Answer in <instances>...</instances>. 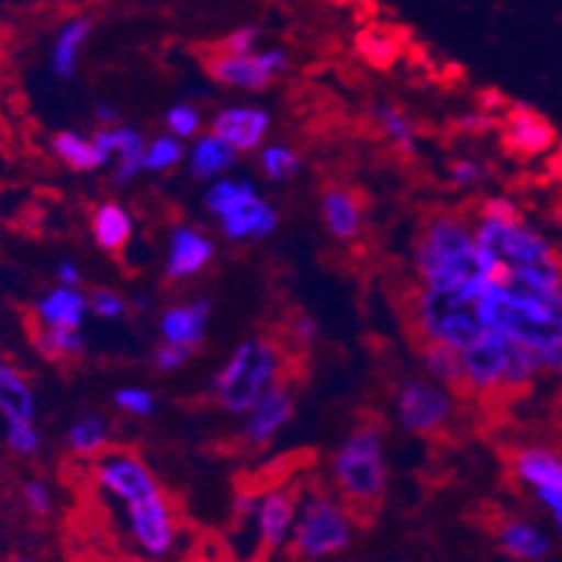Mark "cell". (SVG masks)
<instances>
[{
	"mask_svg": "<svg viewBox=\"0 0 562 562\" xmlns=\"http://www.w3.org/2000/svg\"><path fill=\"white\" fill-rule=\"evenodd\" d=\"M457 414V397L451 386L431 378H406L395 392V417L403 431L431 437L448 428Z\"/></svg>",
	"mask_w": 562,
	"mask_h": 562,
	"instance_id": "obj_8",
	"label": "cell"
},
{
	"mask_svg": "<svg viewBox=\"0 0 562 562\" xmlns=\"http://www.w3.org/2000/svg\"><path fill=\"white\" fill-rule=\"evenodd\" d=\"M513 470L520 484L538 495L546 509L562 507V457L551 448L526 446L513 457Z\"/></svg>",
	"mask_w": 562,
	"mask_h": 562,
	"instance_id": "obj_13",
	"label": "cell"
},
{
	"mask_svg": "<svg viewBox=\"0 0 562 562\" xmlns=\"http://www.w3.org/2000/svg\"><path fill=\"white\" fill-rule=\"evenodd\" d=\"M423 370L431 381L446 383L453 392L462 386V356L448 345H420Z\"/></svg>",
	"mask_w": 562,
	"mask_h": 562,
	"instance_id": "obj_31",
	"label": "cell"
},
{
	"mask_svg": "<svg viewBox=\"0 0 562 562\" xmlns=\"http://www.w3.org/2000/svg\"><path fill=\"white\" fill-rule=\"evenodd\" d=\"M87 305H90V314L99 319H121L130 314V300L112 289H93L87 294Z\"/></svg>",
	"mask_w": 562,
	"mask_h": 562,
	"instance_id": "obj_40",
	"label": "cell"
},
{
	"mask_svg": "<svg viewBox=\"0 0 562 562\" xmlns=\"http://www.w3.org/2000/svg\"><path fill=\"white\" fill-rule=\"evenodd\" d=\"M90 34H93V20L90 18H70L56 29L48 48V70L54 74V79H74Z\"/></svg>",
	"mask_w": 562,
	"mask_h": 562,
	"instance_id": "obj_22",
	"label": "cell"
},
{
	"mask_svg": "<svg viewBox=\"0 0 562 562\" xmlns=\"http://www.w3.org/2000/svg\"><path fill=\"white\" fill-rule=\"evenodd\" d=\"M258 25H241V29H235V32L224 40L218 50H224V54H252V50H258Z\"/></svg>",
	"mask_w": 562,
	"mask_h": 562,
	"instance_id": "obj_44",
	"label": "cell"
},
{
	"mask_svg": "<svg viewBox=\"0 0 562 562\" xmlns=\"http://www.w3.org/2000/svg\"><path fill=\"white\" fill-rule=\"evenodd\" d=\"M291 336H294V341H297L300 347H308L314 345L316 336H319V325H316L314 316L300 314L297 319L291 322Z\"/></svg>",
	"mask_w": 562,
	"mask_h": 562,
	"instance_id": "obj_46",
	"label": "cell"
},
{
	"mask_svg": "<svg viewBox=\"0 0 562 562\" xmlns=\"http://www.w3.org/2000/svg\"><path fill=\"white\" fill-rule=\"evenodd\" d=\"M490 328L529 350L562 345V285H540L490 272L484 289Z\"/></svg>",
	"mask_w": 562,
	"mask_h": 562,
	"instance_id": "obj_1",
	"label": "cell"
},
{
	"mask_svg": "<svg viewBox=\"0 0 562 562\" xmlns=\"http://www.w3.org/2000/svg\"><path fill=\"white\" fill-rule=\"evenodd\" d=\"M65 446L74 457L95 459L110 448V423L99 414H85L65 431Z\"/></svg>",
	"mask_w": 562,
	"mask_h": 562,
	"instance_id": "obj_29",
	"label": "cell"
},
{
	"mask_svg": "<svg viewBox=\"0 0 562 562\" xmlns=\"http://www.w3.org/2000/svg\"><path fill=\"white\" fill-rule=\"evenodd\" d=\"M235 157H238V151L227 140H222L216 132H204V135L193 137L188 166H191V173L196 180L213 182L235 166Z\"/></svg>",
	"mask_w": 562,
	"mask_h": 562,
	"instance_id": "obj_27",
	"label": "cell"
},
{
	"mask_svg": "<svg viewBox=\"0 0 562 562\" xmlns=\"http://www.w3.org/2000/svg\"><path fill=\"white\" fill-rule=\"evenodd\" d=\"M160 336L168 345H182L196 350L204 341L211 325V300H191V303L171 305L160 314Z\"/></svg>",
	"mask_w": 562,
	"mask_h": 562,
	"instance_id": "obj_21",
	"label": "cell"
},
{
	"mask_svg": "<svg viewBox=\"0 0 562 562\" xmlns=\"http://www.w3.org/2000/svg\"><path fill=\"white\" fill-rule=\"evenodd\" d=\"M186 160V143L180 137H173L171 132L166 135H157L146 143V151H143V168L151 173H162L177 168Z\"/></svg>",
	"mask_w": 562,
	"mask_h": 562,
	"instance_id": "obj_34",
	"label": "cell"
},
{
	"mask_svg": "<svg viewBox=\"0 0 562 562\" xmlns=\"http://www.w3.org/2000/svg\"><path fill=\"white\" fill-rule=\"evenodd\" d=\"M283 347L269 336H249L229 352V359L213 378V401L222 412L244 417L274 383L283 381Z\"/></svg>",
	"mask_w": 562,
	"mask_h": 562,
	"instance_id": "obj_5",
	"label": "cell"
},
{
	"mask_svg": "<svg viewBox=\"0 0 562 562\" xmlns=\"http://www.w3.org/2000/svg\"><path fill=\"white\" fill-rule=\"evenodd\" d=\"M87 314H90V305H87V294L79 285L56 283L34 303L37 328H81Z\"/></svg>",
	"mask_w": 562,
	"mask_h": 562,
	"instance_id": "obj_20",
	"label": "cell"
},
{
	"mask_svg": "<svg viewBox=\"0 0 562 562\" xmlns=\"http://www.w3.org/2000/svg\"><path fill=\"white\" fill-rule=\"evenodd\" d=\"M285 70H289V54L280 48L252 50V54L218 50L207 59V74L216 85L229 87V90H247V93H260Z\"/></svg>",
	"mask_w": 562,
	"mask_h": 562,
	"instance_id": "obj_9",
	"label": "cell"
},
{
	"mask_svg": "<svg viewBox=\"0 0 562 562\" xmlns=\"http://www.w3.org/2000/svg\"><path fill=\"white\" fill-rule=\"evenodd\" d=\"M278 224L280 216L274 204L266 202L258 191L244 196L224 216H218V227L227 241H263L278 229Z\"/></svg>",
	"mask_w": 562,
	"mask_h": 562,
	"instance_id": "obj_17",
	"label": "cell"
},
{
	"mask_svg": "<svg viewBox=\"0 0 562 562\" xmlns=\"http://www.w3.org/2000/svg\"><path fill=\"white\" fill-rule=\"evenodd\" d=\"M352 515L339 498L314 490L297 507V520L291 529V549L303 560H325L352 543Z\"/></svg>",
	"mask_w": 562,
	"mask_h": 562,
	"instance_id": "obj_7",
	"label": "cell"
},
{
	"mask_svg": "<svg viewBox=\"0 0 562 562\" xmlns=\"http://www.w3.org/2000/svg\"><path fill=\"white\" fill-rule=\"evenodd\" d=\"M482 283L423 285L417 283L408 300V325L417 334V345H448L464 350L490 330L484 311Z\"/></svg>",
	"mask_w": 562,
	"mask_h": 562,
	"instance_id": "obj_3",
	"label": "cell"
},
{
	"mask_svg": "<svg viewBox=\"0 0 562 562\" xmlns=\"http://www.w3.org/2000/svg\"><path fill=\"white\" fill-rule=\"evenodd\" d=\"M9 562H29V560H23V557H14V560H9Z\"/></svg>",
	"mask_w": 562,
	"mask_h": 562,
	"instance_id": "obj_50",
	"label": "cell"
},
{
	"mask_svg": "<svg viewBox=\"0 0 562 562\" xmlns=\"http://www.w3.org/2000/svg\"><path fill=\"white\" fill-rule=\"evenodd\" d=\"M531 352H535V361H538L540 378L551 375L562 381V345L543 347V350H531Z\"/></svg>",
	"mask_w": 562,
	"mask_h": 562,
	"instance_id": "obj_45",
	"label": "cell"
},
{
	"mask_svg": "<svg viewBox=\"0 0 562 562\" xmlns=\"http://www.w3.org/2000/svg\"><path fill=\"white\" fill-rule=\"evenodd\" d=\"M0 420H37V392L12 361L0 359Z\"/></svg>",
	"mask_w": 562,
	"mask_h": 562,
	"instance_id": "obj_25",
	"label": "cell"
},
{
	"mask_svg": "<svg viewBox=\"0 0 562 562\" xmlns=\"http://www.w3.org/2000/svg\"><path fill=\"white\" fill-rule=\"evenodd\" d=\"M95 143L110 155V160H115L112 168V182L115 186H126V182H135L140 173H146L143 168V151H146V137L140 130L126 124L115 126H101L93 132Z\"/></svg>",
	"mask_w": 562,
	"mask_h": 562,
	"instance_id": "obj_18",
	"label": "cell"
},
{
	"mask_svg": "<svg viewBox=\"0 0 562 562\" xmlns=\"http://www.w3.org/2000/svg\"><path fill=\"white\" fill-rule=\"evenodd\" d=\"M414 278L423 285L482 283L490 280V266L476 241L473 216L439 211L431 213L414 235Z\"/></svg>",
	"mask_w": 562,
	"mask_h": 562,
	"instance_id": "obj_2",
	"label": "cell"
},
{
	"mask_svg": "<svg viewBox=\"0 0 562 562\" xmlns=\"http://www.w3.org/2000/svg\"><path fill=\"white\" fill-rule=\"evenodd\" d=\"M126 520H130L132 540L149 557H166L173 549L177 524H173L171 504H168L162 493L130 504L126 507Z\"/></svg>",
	"mask_w": 562,
	"mask_h": 562,
	"instance_id": "obj_11",
	"label": "cell"
},
{
	"mask_svg": "<svg viewBox=\"0 0 562 562\" xmlns=\"http://www.w3.org/2000/svg\"><path fill=\"white\" fill-rule=\"evenodd\" d=\"M498 543L515 560H543L551 549V540L543 529L531 524V520L507 518L498 526Z\"/></svg>",
	"mask_w": 562,
	"mask_h": 562,
	"instance_id": "obj_28",
	"label": "cell"
},
{
	"mask_svg": "<svg viewBox=\"0 0 562 562\" xmlns=\"http://www.w3.org/2000/svg\"><path fill=\"white\" fill-rule=\"evenodd\" d=\"M3 446L14 457H34L43 448L37 420H3Z\"/></svg>",
	"mask_w": 562,
	"mask_h": 562,
	"instance_id": "obj_36",
	"label": "cell"
},
{
	"mask_svg": "<svg viewBox=\"0 0 562 562\" xmlns=\"http://www.w3.org/2000/svg\"><path fill=\"white\" fill-rule=\"evenodd\" d=\"M551 515H554V524H557V529H560V535H562V507L551 509Z\"/></svg>",
	"mask_w": 562,
	"mask_h": 562,
	"instance_id": "obj_49",
	"label": "cell"
},
{
	"mask_svg": "<svg viewBox=\"0 0 562 562\" xmlns=\"http://www.w3.org/2000/svg\"><path fill=\"white\" fill-rule=\"evenodd\" d=\"M34 347L43 359L65 361L81 356L87 350V341L81 328H37Z\"/></svg>",
	"mask_w": 562,
	"mask_h": 562,
	"instance_id": "obj_32",
	"label": "cell"
},
{
	"mask_svg": "<svg viewBox=\"0 0 562 562\" xmlns=\"http://www.w3.org/2000/svg\"><path fill=\"white\" fill-rule=\"evenodd\" d=\"M260 171L272 182H289L300 173V155L285 143L260 146Z\"/></svg>",
	"mask_w": 562,
	"mask_h": 562,
	"instance_id": "obj_35",
	"label": "cell"
},
{
	"mask_svg": "<svg viewBox=\"0 0 562 562\" xmlns=\"http://www.w3.org/2000/svg\"><path fill=\"white\" fill-rule=\"evenodd\" d=\"M490 177V168L479 160H470V157H462L451 166V182L457 188H479L484 186Z\"/></svg>",
	"mask_w": 562,
	"mask_h": 562,
	"instance_id": "obj_42",
	"label": "cell"
},
{
	"mask_svg": "<svg viewBox=\"0 0 562 562\" xmlns=\"http://www.w3.org/2000/svg\"><path fill=\"white\" fill-rule=\"evenodd\" d=\"M50 151L56 160H63L70 171L93 173L110 166V155L95 143L93 135L76 130H63L50 137Z\"/></svg>",
	"mask_w": 562,
	"mask_h": 562,
	"instance_id": "obj_26",
	"label": "cell"
},
{
	"mask_svg": "<svg viewBox=\"0 0 562 562\" xmlns=\"http://www.w3.org/2000/svg\"><path fill=\"white\" fill-rule=\"evenodd\" d=\"M330 476L350 507L372 509L386 493V431L378 420H361L336 448Z\"/></svg>",
	"mask_w": 562,
	"mask_h": 562,
	"instance_id": "obj_6",
	"label": "cell"
},
{
	"mask_svg": "<svg viewBox=\"0 0 562 562\" xmlns=\"http://www.w3.org/2000/svg\"><path fill=\"white\" fill-rule=\"evenodd\" d=\"M166 126L173 137H180V140H191V137L202 135V112L196 110L193 104H173L168 106L166 112Z\"/></svg>",
	"mask_w": 562,
	"mask_h": 562,
	"instance_id": "obj_39",
	"label": "cell"
},
{
	"mask_svg": "<svg viewBox=\"0 0 562 562\" xmlns=\"http://www.w3.org/2000/svg\"><path fill=\"white\" fill-rule=\"evenodd\" d=\"M272 130V115L263 106L252 104H238V106H224L213 117L211 132H216L222 140H227L238 155H249L258 151L269 137Z\"/></svg>",
	"mask_w": 562,
	"mask_h": 562,
	"instance_id": "obj_16",
	"label": "cell"
},
{
	"mask_svg": "<svg viewBox=\"0 0 562 562\" xmlns=\"http://www.w3.org/2000/svg\"><path fill=\"white\" fill-rule=\"evenodd\" d=\"M191 356H193V347L168 345V341H162V345L151 352V364H155L160 372H177L191 361Z\"/></svg>",
	"mask_w": 562,
	"mask_h": 562,
	"instance_id": "obj_43",
	"label": "cell"
},
{
	"mask_svg": "<svg viewBox=\"0 0 562 562\" xmlns=\"http://www.w3.org/2000/svg\"><path fill=\"white\" fill-rule=\"evenodd\" d=\"M20 501H23V507L29 509L34 518H45V515L54 509V493H50V487L43 479H29V482L20 487Z\"/></svg>",
	"mask_w": 562,
	"mask_h": 562,
	"instance_id": "obj_41",
	"label": "cell"
},
{
	"mask_svg": "<svg viewBox=\"0 0 562 562\" xmlns=\"http://www.w3.org/2000/svg\"><path fill=\"white\" fill-rule=\"evenodd\" d=\"M294 520H297V495L283 487L260 493L255 526H258V543L266 551L280 549L291 538Z\"/></svg>",
	"mask_w": 562,
	"mask_h": 562,
	"instance_id": "obj_19",
	"label": "cell"
},
{
	"mask_svg": "<svg viewBox=\"0 0 562 562\" xmlns=\"http://www.w3.org/2000/svg\"><path fill=\"white\" fill-rule=\"evenodd\" d=\"M93 479L104 493L121 501L124 507L162 493L149 464L132 451H110L106 448L101 457H95Z\"/></svg>",
	"mask_w": 562,
	"mask_h": 562,
	"instance_id": "obj_10",
	"label": "cell"
},
{
	"mask_svg": "<svg viewBox=\"0 0 562 562\" xmlns=\"http://www.w3.org/2000/svg\"><path fill=\"white\" fill-rule=\"evenodd\" d=\"M501 137H504V146L524 160L549 155L557 146V130L551 121L524 104L509 106L501 121Z\"/></svg>",
	"mask_w": 562,
	"mask_h": 562,
	"instance_id": "obj_14",
	"label": "cell"
},
{
	"mask_svg": "<svg viewBox=\"0 0 562 562\" xmlns=\"http://www.w3.org/2000/svg\"><path fill=\"white\" fill-rule=\"evenodd\" d=\"M325 229L336 241H352L364 229V207L350 188H325L319 199Z\"/></svg>",
	"mask_w": 562,
	"mask_h": 562,
	"instance_id": "obj_23",
	"label": "cell"
},
{
	"mask_svg": "<svg viewBox=\"0 0 562 562\" xmlns=\"http://www.w3.org/2000/svg\"><path fill=\"white\" fill-rule=\"evenodd\" d=\"M81 269L74 263V260H59L56 266V283L59 285H81Z\"/></svg>",
	"mask_w": 562,
	"mask_h": 562,
	"instance_id": "obj_47",
	"label": "cell"
},
{
	"mask_svg": "<svg viewBox=\"0 0 562 562\" xmlns=\"http://www.w3.org/2000/svg\"><path fill=\"white\" fill-rule=\"evenodd\" d=\"M90 233H93V241L101 252L121 255L130 247L132 235H135V218H132L124 204L106 199V202H99L93 207Z\"/></svg>",
	"mask_w": 562,
	"mask_h": 562,
	"instance_id": "obj_24",
	"label": "cell"
},
{
	"mask_svg": "<svg viewBox=\"0 0 562 562\" xmlns=\"http://www.w3.org/2000/svg\"><path fill=\"white\" fill-rule=\"evenodd\" d=\"M372 121L375 126L381 130V135L401 151L403 157H414L417 155V130L414 124L408 121V115L403 110L392 104H375L372 106Z\"/></svg>",
	"mask_w": 562,
	"mask_h": 562,
	"instance_id": "obj_30",
	"label": "cell"
},
{
	"mask_svg": "<svg viewBox=\"0 0 562 562\" xmlns=\"http://www.w3.org/2000/svg\"><path fill=\"white\" fill-rule=\"evenodd\" d=\"M356 48L364 56L367 63L375 65V68H386V65L395 63L397 56V43L386 32H361V37L356 40Z\"/></svg>",
	"mask_w": 562,
	"mask_h": 562,
	"instance_id": "obj_37",
	"label": "cell"
},
{
	"mask_svg": "<svg viewBox=\"0 0 562 562\" xmlns=\"http://www.w3.org/2000/svg\"><path fill=\"white\" fill-rule=\"evenodd\" d=\"M216 244L204 229L193 224H177L168 233L166 247V278L168 280H188L202 274L213 263Z\"/></svg>",
	"mask_w": 562,
	"mask_h": 562,
	"instance_id": "obj_15",
	"label": "cell"
},
{
	"mask_svg": "<svg viewBox=\"0 0 562 562\" xmlns=\"http://www.w3.org/2000/svg\"><path fill=\"white\" fill-rule=\"evenodd\" d=\"M112 403H115L117 412L132 414V417H151L157 412V397L155 392L146 390V386H121V390L112 395Z\"/></svg>",
	"mask_w": 562,
	"mask_h": 562,
	"instance_id": "obj_38",
	"label": "cell"
},
{
	"mask_svg": "<svg viewBox=\"0 0 562 562\" xmlns=\"http://www.w3.org/2000/svg\"><path fill=\"white\" fill-rule=\"evenodd\" d=\"M0 59H3V45H0Z\"/></svg>",
	"mask_w": 562,
	"mask_h": 562,
	"instance_id": "obj_51",
	"label": "cell"
},
{
	"mask_svg": "<svg viewBox=\"0 0 562 562\" xmlns=\"http://www.w3.org/2000/svg\"><path fill=\"white\" fill-rule=\"evenodd\" d=\"M529 562H540V560H529Z\"/></svg>",
	"mask_w": 562,
	"mask_h": 562,
	"instance_id": "obj_52",
	"label": "cell"
},
{
	"mask_svg": "<svg viewBox=\"0 0 562 562\" xmlns=\"http://www.w3.org/2000/svg\"><path fill=\"white\" fill-rule=\"evenodd\" d=\"M95 124H101V126L121 124V112H117V106H112V104L95 106Z\"/></svg>",
	"mask_w": 562,
	"mask_h": 562,
	"instance_id": "obj_48",
	"label": "cell"
},
{
	"mask_svg": "<svg viewBox=\"0 0 562 562\" xmlns=\"http://www.w3.org/2000/svg\"><path fill=\"white\" fill-rule=\"evenodd\" d=\"M294 392L285 381H278L272 390L266 392L247 414H244V426H241V439L244 446L249 448H266L283 431L285 426L294 417Z\"/></svg>",
	"mask_w": 562,
	"mask_h": 562,
	"instance_id": "obj_12",
	"label": "cell"
},
{
	"mask_svg": "<svg viewBox=\"0 0 562 562\" xmlns=\"http://www.w3.org/2000/svg\"><path fill=\"white\" fill-rule=\"evenodd\" d=\"M462 356V386L470 395H515L531 390L540 378L538 361L529 347L490 328L473 345L459 350Z\"/></svg>",
	"mask_w": 562,
	"mask_h": 562,
	"instance_id": "obj_4",
	"label": "cell"
},
{
	"mask_svg": "<svg viewBox=\"0 0 562 562\" xmlns=\"http://www.w3.org/2000/svg\"><path fill=\"white\" fill-rule=\"evenodd\" d=\"M249 193H255L252 180H244V177H218V180H213L211 186H207V191H204V207H207V213H211L213 218H218L224 216L233 204H238L244 196H249Z\"/></svg>",
	"mask_w": 562,
	"mask_h": 562,
	"instance_id": "obj_33",
	"label": "cell"
}]
</instances>
